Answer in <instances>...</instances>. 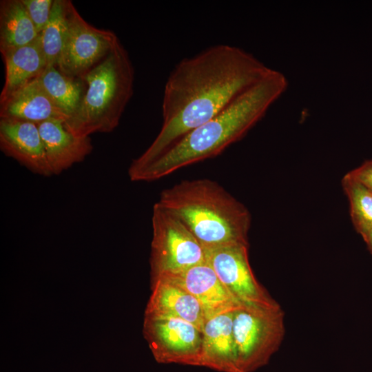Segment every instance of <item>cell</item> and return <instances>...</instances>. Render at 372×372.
Wrapping results in <instances>:
<instances>
[{
    "mask_svg": "<svg viewBox=\"0 0 372 372\" xmlns=\"http://www.w3.org/2000/svg\"><path fill=\"white\" fill-rule=\"evenodd\" d=\"M81 79L85 91L64 125L77 136L112 132L134 92V70L130 55L116 41L110 53Z\"/></svg>",
    "mask_w": 372,
    "mask_h": 372,
    "instance_id": "277c9868",
    "label": "cell"
},
{
    "mask_svg": "<svg viewBox=\"0 0 372 372\" xmlns=\"http://www.w3.org/2000/svg\"><path fill=\"white\" fill-rule=\"evenodd\" d=\"M342 185L349 200L353 223L363 236L372 229V192L349 173L343 177Z\"/></svg>",
    "mask_w": 372,
    "mask_h": 372,
    "instance_id": "ffe728a7",
    "label": "cell"
},
{
    "mask_svg": "<svg viewBox=\"0 0 372 372\" xmlns=\"http://www.w3.org/2000/svg\"><path fill=\"white\" fill-rule=\"evenodd\" d=\"M349 174L372 192V160L364 163Z\"/></svg>",
    "mask_w": 372,
    "mask_h": 372,
    "instance_id": "7402d4cb",
    "label": "cell"
},
{
    "mask_svg": "<svg viewBox=\"0 0 372 372\" xmlns=\"http://www.w3.org/2000/svg\"><path fill=\"white\" fill-rule=\"evenodd\" d=\"M39 35L21 0L0 1L1 54L34 41Z\"/></svg>",
    "mask_w": 372,
    "mask_h": 372,
    "instance_id": "e0dca14e",
    "label": "cell"
},
{
    "mask_svg": "<svg viewBox=\"0 0 372 372\" xmlns=\"http://www.w3.org/2000/svg\"><path fill=\"white\" fill-rule=\"evenodd\" d=\"M0 118L39 125L50 120L65 122L69 117L52 99L37 78L0 101Z\"/></svg>",
    "mask_w": 372,
    "mask_h": 372,
    "instance_id": "4fadbf2b",
    "label": "cell"
},
{
    "mask_svg": "<svg viewBox=\"0 0 372 372\" xmlns=\"http://www.w3.org/2000/svg\"><path fill=\"white\" fill-rule=\"evenodd\" d=\"M38 127L52 176L82 162L92 152L90 137L75 136L65 128L63 121L50 120Z\"/></svg>",
    "mask_w": 372,
    "mask_h": 372,
    "instance_id": "5bb4252c",
    "label": "cell"
},
{
    "mask_svg": "<svg viewBox=\"0 0 372 372\" xmlns=\"http://www.w3.org/2000/svg\"><path fill=\"white\" fill-rule=\"evenodd\" d=\"M116 34L87 23L69 1L68 27L57 68L63 74L81 79L110 53Z\"/></svg>",
    "mask_w": 372,
    "mask_h": 372,
    "instance_id": "52a82bcc",
    "label": "cell"
},
{
    "mask_svg": "<svg viewBox=\"0 0 372 372\" xmlns=\"http://www.w3.org/2000/svg\"><path fill=\"white\" fill-rule=\"evenodd\" d=\"M40 34L49 21L54 0H21Z\"/></svg>",
    "mask_w": 372,
    "mask_h": 372,
    "instance_id": "44dd1931",
    "label": "cell"
},
{
    "mask_svg": "<svg viewBox=\"0 0 372 372\" xmlns=\"http://www.w3.org/2000/svg\"><path fill=\"white\" fill-rule=\"evenodd\" d=\"M151 289L145 315L183 320L203 331L205 316L193 295L165 276L151 280Z\"/></svg>",
    "mask_w": 372,
    "mask_h": 372,
    "instance_id": "7c38bea8",
    "label": "cell"
},
{
    "mask_svg": "<svg viewBox=\"0 0 372 372\" xmlns=\"http://www.w3.org/2000/svg\"><path fill=\"white\" fill-rule=\"evenodd\" d=\"M39 80L52 99L70 118L77 110L83 96V81L63 74L52 65H48Z\"/></svg>",
    "mask_w": 372,
    "mask_h": 372,
    "instance_id": "ac0fdd59",
    "label": "cell"
},
{
    "mask_svg": "<svg viewBox=\"0 0 372 372\" xmlns=\"http://www.w3.org/2000/svg\"><path fill=\"white\" fill-rule=\"evenodd\" d=\"M1 56L5 65V82L0 101L17 89L39 78L48 66L40 35L34 41Z\"/></svg>",
    "mask_w": 372,
    "mask_h": 372,
    "instance_id": "2e32d148",
    "label": "cell"
},
{
    "mask_svg": "<svg viewBox=\"0 0 372 372\" xmlns=\"http://www.w3.org/2000/svg\"><path fill=\"white\" fill-rule=\"evenodd\" d=\"M158 203L187 227L203 249L248 245L249 211L214 180H182L163 189Z\"/></svg>",
    "mask_w": 372,
    "mask_h": 372,
    "instance_id": "3957f363",
    "label": "cell"
},
{
    "mask_svg": "<svg viewBox=\"0 0 372 372\" xmlns=\"http://www.w3.org/2000/svg\"><path fill=\"white\" fill-rule=\"evenodd\" d=\"M287 85L285 75L272 69L218 114L184 135L130 179L136 182L156 180L219 155L263 118Z\"/></svg>",
    "mask_w": 372,
    "mask_h": 372,
    "instance_id": "7a4b0ae2",
    "label": "cell"
},
{
    "mask_svg": "<svg viewBox=\"0 0 372 372\" xmlns=\"http://www.w3.org/2000/svg\"><path fill=\"white\" fill-rule=\"evenodd\" d=\"M284 316L279 304L242 303L234 311L233 335L239 372H254L269 362L285 336Z\"/></svg>",
    "mask_w": 372,
    "mask_h": 372,
    "instance_id": "5b68a950",
    "label": "cell"
},
{
    "mask_svg": "<svg viewBox=\"0 0 372 372\" xmlns=\"http://www.w3.org/2000/svg\"><path fill=\"white\" fill-rule=\"evenodd\" d=\"M236 309L221 313L205 321L202 331L200 366L220 372H239L233 335Z\"/></svg>",
    "mask_w": 372,
    "mask_h": 372,
    "instance_id": "9a60e30c",
    "label": "cell"
},
{
    "mask_svg": "<svg viewBox=\"0 0 372 372\" xmlns=\"http://www.w3.org/2000/svg\"><path fill=\"white\" fill-rule=\"evenodd\" d=\"M364 240L366 243L369 249L372 253V229L366 234L362 236Z\"/></svg>",
    "mask_w": 372,
    "mask_h": 372,
    "instance_id": "603a6c76",
    "label": "cell"
},
{
    "mask_svg": "<svg viewBox=\"0 0 372 372\" xmlns=\"http://www.w3.org/2000/svg\"><path fill=\"white\" fill-rule=\"evenodd\" d=\"M68 0H54L51 14L40 33L48 65H57L64 45L68 27Z\"/></svg>",
    "mask_w": 372,
    "mask_h": 372,
    "instance_id": "d6986e66",
    "label": "cell"
},
{
    "mask_svg": "<svg viewBox=\"0 0 372 372\" xmlns=\"http://www.w3.org/2000/svg\"><path fill=\"white\" fill-rule=\"evenodd\" d=\"M0 148L32 172L46 177L52 176L38 125L0 118Z\"/></svg>",
    "mask_w": 372,
    "mask_h": 372,
    "instance_id": "30bf717a",
    "label": "cell"
},
{
    "mask_svg": "<svg viewBox=\"0 0 372 372\" xmlns=\"http://www.w3.org/2000/svg\"><path fill=\"white\" fill-rule=\"evenodd\" d=\"M152 224L151 280L205 262L204 249L197 238L158 202L153 207Z\"/></svg>",
    "mask_w": 372,
    "mask_h": 372,
    "instance_id": "8992f818",
    "label": "cell"
},
{
    "mask_svg": "<svg viewBox=\"0 0 372 372\" xmlns=\"http://www.w3.org/2000/svg\"><path fill=\"white\" fill-rule=\"evenodd\" d=\"M271 70L251 53L227 44L209 46L180 60L165 84L161 130L147 149L132 161L129 177L218 114Z\"/></svg>",
    "mask_w": 372,
    "mask_h": 372,
    "instance_id": "6da1fadb",
    "label": "cell"
},
{
    "mask_svg": "<svg viewBox=\"0 0 372 372\" xmlns=\"http://www.w3.org/2000/svg\"><path fill=\"white\" fill-rule=\"evenodd\" d=\"M143 333L157 362L200 366L203 332L193 324L145 315Z\"/></svg>",
    "mask_w": 372,
    "mask_h": 372,
    "instance_id": "ba28073f",
    "label": "cell"
},
{
    "mask_svg": "<svg viewBox=\"0 0 372 372\" xmlns=\"http://www.w3.org/2000/svg\"><path fill=\"white\" fill-rule=\"evenodd\" d=\"M161 276L168 277L193 295L200 304L206 320L242 304L228 291L206 260L186 270Z\"/></svg>",
    "mask_w": 372,
    "mask_h": 372,
    "instance_id": "8fae6325",
    "label": "cell"
},
{
    "mask_svg": "<svg viewBox=\"0 0 372 372\" xmlns=\"http://www.w3.org/2000/svg\"><path fill=\"white\" fill-rule=\"evenodd\" d=\"M204 251L206 262L240 302L264 306L278 304L254 276L249 262L248 245L229 244Z\"/></svg>",
    "mask_w": 372,
    "mask_h": 372,
    "instance_id": "9c48e42d",
    "label": "cell"
}]
</instances>
